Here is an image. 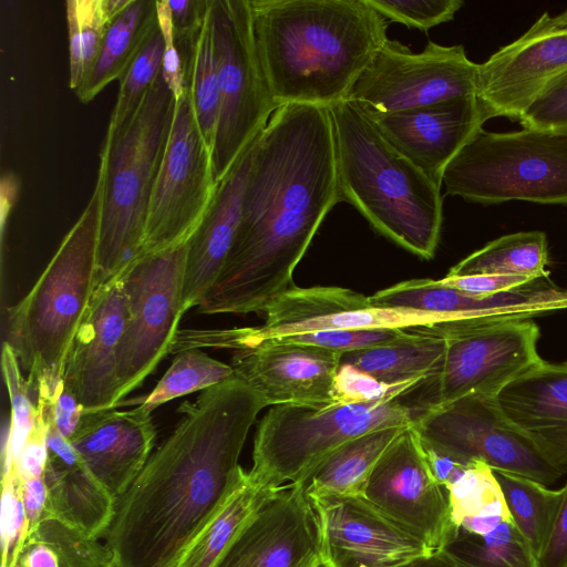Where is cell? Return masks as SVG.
I'll return each instance as SVG.
<instances>
[{"label": "cell", "mask_w": 567, "mask_h": 567, "mask_svg": "<svg viewBox=\"0 0 567 567\" xmlns=\"http://www.w3.org/2000/svg\"><path fill=\"white\" fill-rule=\"evenodd\" d=\"M445 351L443 337L409 328L389 343L343 353L341 363L394 384L435 377L443 365Z\"/></svg>", "instance_id": "29"}, {"label": "cell", "mask_w": 567, "mask_h": 567, "mask_svg": "<svg viewBox=\"0 0 567 567\" xmlns=\"http://www.w3.org/2000/svg\"><path fill=\"white\" fill-rule=\"evenodd\" d=\"M157 23L156 0H132L107 27L94 66L75 91L82 103L121 80Z\"/></svg>", "instance_id": "31"}, {"label": "cell", "mask_w": 567, "mask_h": 567, "mask_svg": "<svg viewBox=\"0 0 567 567\" xmlns=\"http://www.w3.org/2000/svg\"><path fill=\"white\" fill-rule=\"evenodd\" d=\"M2 372L11 402V422L2 452L4 471L14 466L19 452L35 424L38 411L18 358L7 342L2 346Z\"/></svg>", "instance_id": "41"}, {"label": "cell", "mask_w": 567, "mask_h": 567, "mask_svg": "<svg viewBox=\"0 0 567 567\" xmlns=\"http://www.w3.org/2000/svg\"><path fill=\"white\" fill-rule=\"evenodd\" d=\"M439 281L446 287L473 295H493L511 290L533 280L524 276L481 274L461 277L445 276Z\"/></svg>", "instance_id": "49"}, {"label": "cell", "mask_w": 567, "mask_h": 567, "mask_svg": "<svg viewBox=\"0 0 567 567\" xmlns=\"http://www.w3.org/2000/svg\"><path fill=\"white\" fill-rule=\"evenodd\" d=\"M413 328L446 340L440 372L400 398L415 411L416 417L466 395L495 396L543 361L537 352L539 329L532 319L478 326L441 322Z\"/></svg>", "instance_id": "9"}, {"label": "cell", "mask_w": 567, "mask_h": 567, "mask_svg": "<svg viewBox=\"0 0 567 567\" xmlns=\"http://www.w3.org/2000/svg\"><path fill=\"white\" fill-rule=\"evenodd\" d=\"M493 473L512 522L538 557L554 525L561 488L549 489L537 481L508 472L493 470Z\"/></svg>", "instance_id": "35"}, {"label": "cell", "mask_w": 567, "mask_h": 567, "mask_svg": "<svg viewBox=\"0 0 567 567\" xmlns=\"http://www.w3.org/2000/svg\"><path fill=\"white\" fill-rule=\"evenodd\" d=\"M124 272L95 288L65 359L63 383L85 412L118 403L117 353L127 316Z\"/></svg>", "instance_id": "19"}, {"label": "cell", "mask_w": 567, "mask_h": 567, "mask_svg": "<svg viewBox=\"0 0 567 567\" xmlns=\"http://www.w3.org/2000/svg\"><path fill=\"white\" fill-rule=\"evenodd\" d=\"M69 86L74 92L84 83L100 53L109 21L101 0H69Z\"/></svg>", "instance_id": "38"}, {"label": "cell", "mask_w": 567, "mask_h": 567, "mask_svg": "<svg viewBox=\"0 0 567 567\" xmlns=\"http://www.w3.org/2000/svg\"><path fill=\"white\" fill-rule=\"evenodd\" d=\"M265 323L252 327L250 343L298 333L340 329H409L450 322L436 312L374 306L370 297L341 287H292L265 311Z\"/></svg>", "instance_id": "17"}, {"label": "cell", "mask_w": 567, "mask_h": 567, "mask_svg": "<svg viewBox=\"0 0 567 567\" xmlns=\"http://www.w3.org/2000/svg\"><path fill=\"white\" fill-rule=\"evenodd\" d=\"M260 64L277 107L346 101L389 40L367 0H248Z\"/></svg>", "instance_id": "3"}, {"label": "cell", "mask_w": 567, "mask_h": 567, "mask_svg": "<svg viewBox=\"0 0 567 567\" xmlns=\"http://www.w3.org/2000/svg\"><path fill=\"white\" fill-rule=\"evenodd\" d=\"M389 22L427 31L454 19L462 0H367Z\"/></svg>", "instance_id": "43"}, {"label": "cell", "mask_w": 567, "mask_h": 567, "mask_svg": "<svg viewBox=\"0 0 567 567\" xmlns=\"http://www.w3.org/2000/svg\"><path fill=\"white\" fill-rule=\"evenodd\" d=\"M328 567H403L435 553L363 496L310 497Z\"/></svg>", "instance_id": "16"}, {"label": "cell", "mask_w": 567, "mask_h": 567, "mask_svg": "<svg viewBox=\"0 0 567 567\" xmlns=\"http://www.w3.org/2000/svg\"><path fill=\"white\" fill-rule=\"evenodd\" d=\"M406 427L378 429L342 444L301 482L308 496L364 497L365 487L375 464Z\"/></svg>", "instance_id": "30"}, {"label": "cell", "mask_w": 567, "mask_h": 567, "mask_svg": "<svg viewBox=\"0 0 567 567\" xmlns=\"http://www.w3.org/2000/svg\"><path fill=\"white\" fill-rule=\"evenodd\" d=\"M518 122L525 128L567 135V76L543 93Z\"/></svg>", "instance_id": "46"}, {"label": "cell", "mask_w": 567, "mask_h": 567, "mask_svg": "<svg viewBox=\"0 0 567 567\" xmlns=\"http://www.w3.org/2000/svg\"><path fill=\"white\" fill-rule=\"evenodd\" d=\"M445 489L456 528L485 535L512 520L493 470L481 461L464 464Z\"/></svg>", "instance_id": "33"}, {"label": "cell", "mask_w": 567, "mask_h": 567, "mask_svg": "<svg viewBox=\"0 0 567 567\" xmlns=\"http://www.w3.org/2000/svg\"><path fill=\"white\" fill-rule=\"evenodd\" d=\"M480 64L463 45L429 41L412 52L388 40L351 89L347 101L363 111L393 113L443 101L476 97Z\"/></svg>", "instance_id": "12"}, {"label": "cell", "mask_w": 567, "mask_h": 567, "mask_svg": "<svg viewBox=\"0 0 567 567\" xmlns=\"http://www.w3.org/2000/svg\"><path fill=\"white\" fill-rule=\"evenodd\" d=\"M131 1L132 0H101L102 11L109 23L120 16Z\"/></svg>", "instance_id": "54"}, {"label": "cell", "mask_w": 567, "mask_h": 567, "mask_svg": "<svg viewBox=\"0 0 567 567\" xmlns=\"http://www.w3.org/2000/svg\"><path fill=\"white\" fill-rule=\"evenodd\" d=\"M403 567H457L452 559L443 551L437 550L431 556L417 559Z\"/></svg>", "instance_id": "53"}, {"label": "cell", "mask_w": 567, "mask_h": 567, "mask_svg": "<svg viewBox=\"0 0 567 567\" xmlns=\"http://www.w3.org/2000/svg\"><path fill=\"white\" fill-rule=\"evenodd\" d=\"M340 202L329 109L279 106L254 141L236 238L198 311L265 312L295 287L293 270Z\"/></svg>", "instance_id": "1"}, {"label": "cell", "mask_w": 567, "mask_h": 567, "mask_svg": "<svg viewBox=\"0 0 567 567\" xmlns=\"http://www.w3.org/2000/svg\"><path fill=\"white\" fill-rule=\"evenodd\" d=\"M14 567H120L116 556L99 538L47 517L27 535Z\"/></svg>", "instance_id": "32"}, {"label": "cell", "mask_w": 567, "mask_h": 567, "mask_svg": "<svg viewBox=\"0 0 567 567\" xmlns=\"http://www.w3.org/2000/svg\"><path fill=\"white\" fill-rule=\"evenodd\" d=\"M442 185L447 195L484 206L567 205V135L481 130L446 166Z\"/></svg>", "instance_id": "8"}, {"label": "cell", "mask_w": 567, "mask_h": 567, "mask_svg": "<svg viewBox=\"0 0 567 567\" xmlns=\"http://www.w3.org/2000/svg\"><path fill=\"white\" fill-rule=\"evenodd\" d=\"M29 532L47 517L48 488L43 476L21 480Z\"/></svg>", "instance_id": "51"}, {"label": "cell", "mask_w": 567, "mask_h": 567, "mask_svg": "<svg viewBox=\"0 0 567 567\" xmlns=\"http://www.w3.org/2000/svg\"><path fill=\"white\" fill-rule=\"evenodd\" d=\"M413 425L425 447L460 463L481 461L547 486L564 474L509 423L494 396L460 398L422 412Z\"/></svg>", "instance_id": "13"}, {"label": "cell", "mask_w": 567, "mask_h": 567, "mask_svg": "<svg viewBox=\"0 0 567 567\" xmlns=\"http://www.w3.org/2000/svg\"><path fill=\"white\" fill-rule=\"evenodd\" d=\"M164 39L156 23L133 63L120 80V90L111 113L107 133L124 127L136 114L162 73Z\"/></svg>", "instance_id": "40"}, {"label": "cell", "mask_w": 567, "mask_h": 567, "mask_svg": "<svg viewBox=\"0 0 567 567\" xmlns=\"http://www.w3.org/2000/svg\"><path fill=\"white\" fill-rule=\"evenodd\" d=\"M156 430L141 404L128 411L85 412L70 442L87 472L116 501L151 456Z\"/></svg>", "instance_id": "24"}, {"label": "cell", "mask_w": 567, "mask_h": 567, "mask_svg": "<svg viewBox=\"0 0 567 567\" xmlns=\"http://www.w3.org/2000/svg\"><path fill=\"white\" fill-rule=\"evenodd\" d=\"M220 105L212 150L216 183L278 109L257 53L248 0H209Z\"/></svg>", "instance_id": "10"}, {"label": "cell", "mask_w": 567, "mask_h": 567, "mask_svg": "<svg viewBox=\"0 0 567 567\" xmlns=\"http://www.w3.org/2000/svg\"><path fill=\"white\" fill-rule=\"evenodd\" d=\"M37 421L17 457L14 468L21 480L43 476L47 460L45 423L37 406Z\"/></svg>", "instance_id": "48"}, {"label": "cell", "mask_w": 567, "mask_h": 567, "mask_svg": "<svg viewBox=\"0 0 567 567\" xmlns=\"http://www.w3.org/2000/svg\"><path fill=\"white\" fill-rule=\"evenodd\" d=\"M547 236L540 230L504 235L472 252L446 276L461 277L481 274L524 276L532 280L548 278Z\"/></svg>", "instance_id": "34"}, {"label": "cell", "mask_w": 567, "mask_h": 567, "mask_svg": "<svg viewBox=\"0 0 567 567\" xmlns=\"http://www.w3.org/2000/svg\"><path fill=\"white\" fill-rule=\"evenodd\" d=\"M156 17L158 28L164 39V56L162 75L175 99L182 96L187 87L182 58L174 42L172 11L168 0H156Z\"/></svg>", "instance_id": "47"}, {"label": "cell", "mask_w": 567, "mask_h": 567, "mask_svg": "<svg viewBox=\"0 0 567 567\" xmlns=\"http://www.w3.org/2000/svg\"><path fill=\"white\" fill-rule=\"evenodd\" d=\"M405 329H340L289 334L265 341L315 346L343 353L389 343L404 333ZM264 342V341H262Z\"/></svg>", "instance_id": "44"}, {"label": "cell", "mask_w": 567, "mask_h": 567, "mask_svg": "<svg viewBox=\"0 0 567 567\" xmlns=\"http://www.w3.org/2000/svg\"><path fill=\"white\" fill-rule=\"evenodd\" d=\"M535 23L545 28L567 27V9L556 16L545 12Z\"/></svg>", "instance_id": "55"}, {"label": "cell", "mask_w": 567, "mask_h": 567, "mask_svg": "<svg viewBox=\"0 0 567 567\" xmlns=\"http://www.w3.org/2000/svg\"><path fill=\"white\" fill-rule=\"evenodd\" d=\"M47 517L93 538L104 537L116 509V498L85 468L45 466ZM45 517V518H47Z\"/></svg>", "instance_id": "28"}, {"label": "cell", "mask_w": 567, "mask_h": 567, "mask_svg": "<svg viewBox=\"0 0 567 567\" xmlns=\"http://www.w3.org/2000/svg\"><path fill=\"white\" fill-rule=\"evenodd\" d=\"M503 415L563 473L567 471V362L542 361L494 396Z\"/></svg>", "instance_id": "25"}, {"label": "cell", "mask_w": 567, "mask_h": 567, "mask_svg": "<svg viewBox=\"0 0 567 567\" xmlns=\"http://www.w3.org/2000/svg\"><path fill=\"white\" fill-rule=\"evenodd\" d=\"M339 190L375 233L432 259L443 224L441 187L395 148L354 103L329 109Z\"/></svg>", "instance_id": "4"}, {"label": "cell", "mask_w": 567, "mask_h": 567, "mask_svg": "<svg viewBox=\"0 0 567 567\" xmlns=\"http://www.w3.org/2000/svg\"><path fill=\"white\" fill-rule=\"evenodd\" d=\"M279 487L260 485L244 470L167 567H217L244 528Z\"/></svg>", "instance_id": "27"}, {"label": "cell", "mask_w": 567, "mask_h": 567, "mask_svg": "<svg viewBox=\"0 0 567 567\" xmlns=\"http://www.w3.org/2000/svg\"><path fill=\"white\" fill-rule=\"evenodd\" d=\"M235 377L230 364L209 357L200 349L176 353L155 388L141 401L152 412L157 406L196 391L207 390Z\"/></svg>", "instance_id": "37"}, {"label": "cell", "mask_w": 567, "mask_h": 567, "mask_svg": "<svg viewBox=\"0 0 567 567\" xmlns=\"http://www.w3.org/2000/svg\"><path fill=\"white\" fill-rule=\"evenodd\" d=\"M364 497L434 551L457 533L447 491L434 478L414 425L404 429L380 457Z\"/></svg>", "instance_id": "15"}, {"label": "cell", "mask_w": 567, "mask_h": 567, "mask_svg": "<svg viewBox=\"0 0 567 567\" xmlns=\"http://www.w3.org/2000/svg\"><path fill=\"white\" fill-rule=\"evenodd\" d=\"M187 241L143 255L124 272L127 316L117 353L118 402L171 351L183 315Z\"/></svg>", "instance_id": "11"}, {"label": "cell", "mask_w": 567, "mask_h": 567, "mask_svg": "<svg viewBox=\"0 0 567 567\" xmlns=\"http://www.w3.org/2000/svg\"><path fill=\"white\" fill-rule=\"evenodd\" d=\"M567 76V27L534 23L480 64L477 100L488 118L519 121L549 87Z\"/></svg>", "instance_id": "18"}, {"label": "cell", "mask_w": 567, "mask_h": 567, "mask_svg": "<svg viewBox=\"0 0 567 567\" xmlns=\"http://www.w3.org/2000/svg\"><path fill=\"white\" fill-rule=\"evenodd\" d=\"M188 89L197 125L212 152L219 116L220 89L209 11L197 40Z\"/></svg>", "instance_id": "39"}, {"label": "cell", "mask_w": 567, "mask_h": 567, "mask_svg": "<svg viewBox=\"0 0 567 567\" xmlns=\"http://www.w3.org/2000/svg\"><path fill=\"white\" fill-rule=\"evenodd\" d=\"M175 103L161 73L133 118L117 132H106L99 168L103 200L96 287L120 277L142 255L150 203Z\"/></svg>", "instance_id": "6"}, {"label": "cell", "mask_w": 567, "mask_h": 567, "mask_svg": "<svg viewBox=\"0 0 567 567\" xmlns=\"http://www.w3.org/2000/svg\"><path fill=\"white\" fill-rule=\"evenodd\" d=\"M538 567H567V484L549 536L537 557Z\"/></svg>", "instance_id": "50"}, {"label": "cell", "mask_w": 567, "mask_h": 567, "mask_svg": "<svg viewBox=\"0 0 567 567\" xmlns=\"http://www.w3.org/2000/svg\"><path fill=\"white\" fill-rule=\"evenodd\" d=\"M216 184L212 152L197 125L187 85L175 103L141 256L187 241L203 218Z\"/></svg>", "instance_id": "14"}, {"label": "cell", "mask_w": 567, "mask_h": 567, "mask_svg": "<svg viewBox=\"0 0 567 567\" xmlns=\"http://www.w3.org/2000/svg\"><path fill=\"white\" fill-rule=\"evenodd\" d=\"M322 559L320 524L302 483L280 486L217 567H306Z\"/></svg>", "instance_id": "21"}, {"label": "cell", "mask_w": 567, "mask_h": 567, "mask_svg": "<svg viewBox=\"0 0 567 567\" xmlns=\"http://www.w3.org/2000/svg\"><path fill=\"white\" fill-rule=\"evenodd\" d=\"M423 381L425 380L389 384L351 364L341 363L334 378V393L337 400L341 402L392 401L404 396Z\"/></svg>", "instance_id": "45"}, {"label": "cell", "mask_w": 567, "mask_h": 567, "mask_svg": "<svg viewBox=\"0 0 567 567\" xmlns=\"http://www.w3.org/2000/svg\"><path fill=\"white\" fill-rule=\"evenodd\" d=\"M264 400L236 375L184 402L183 417L116 501L104 535L120 567H167L244 468Z\"/></svg>", "instance_id": "2"}, {"label": "cell", "mask_w": 567, "mask_h": 567, "mask_svg": "<svg viewBox=\"0 0 567 567\" xmlns=\"http://www.w3.org/2000/svg\"><path fill=\"white\" fill-rule=\"evenodd\" d=\"M1 484V567H14L20 548L29 533L22 499V483L14 467L2 471Z\"/></svg>", "instance_id": "42"}, {"label": "cell", "mask_w": 567, "mask_h": 567, "mask_svg": "<svg viewBox=\"0 0 567 567\" xmlns=\"http://www.w3.org/2000/svg\"><path fill=\"white\" fill-rule=\"evenodd\" d=\"M254 141L216 184L203 218L187 239L184 312L202 303L219 277L231 250L239 226Z\"/></svg>", "instance_id": "26"}, {"label": "cell", "mask_w": 567, "mask_h": 567, "mask_svg": "<svg viewBox=\"0 0 567 567\" xmlns=\"http://www.w3.org/2000/svg\"><path fill=\"white\" fill-rule=\"evenodd\" d=\"M442 550L457 567H538L537 556L512 520L485 535L457 529Z\"/></svg>", "instance_id": "36"}, {"label": "cell", "mask_w": 567, "mask_h": 567, "mask_svg": "<svg viewBox=\"0 0 567 567\" xmlns=\"http://www.w3.org/2000/svg\"><path fill=\"white\" fill-rule=\"evenodd\" d=\"M342 353L320 347L264 341L237 351L231 367L266 405H322L338 401L334 378Z\"/></svg>", "instance_id": "22"}, {"label": "cell", "mask_w": 567, "mask_h": 567, "mask_svg": "<svg viewBox=\"0 0 567 567\" xmlns=\"http://www.w3.org/2000/svg\"><path fill=\"white\" fill-rule=\"evenodd\" d=\"M103 200L97 179L81 216L31 290L7 310V342L27 371L30 393L62 380L72 341L96 288V251Z\"/></svg>", "instance_id": "5"}, {"label": "cell", "mask_w": 567, "mask_h": 567, "mask_svg": "<svg viewBox=\"0 0 567 567\" xmlns=\"http://www.w3.org/2000/svg\"><path fill=\"white\" fill-rule=\"evenodd\" d=\"M414 421V410L399 399L275 405L258 424L249 475L268 487L301 483L348 441L378 429L410 426Z\"/></svg>", "instance_id": "7"}, {"label": "cell", "mask_w": 567, "mask_h": 567, "mask_svg": "<svg viewBox=\"0 0 567 567\" xmlns=\"http://www.w3.org/2000/svg\"><path fill=\"white\" fill-rule=\"evenodd\" d=\"M374 306L442 313L464 326L532 319L567 309V289L538 278L511 290L473 295L442 285L439 279H411L370 296Z\"/></svg>", "instance_id": "20"}, {"label": "cell", "mask_w": 567, "mask_h": 567, "mask_svg": "<svg viewBox=\"0 0 567 567\" xmlns=\"http://www.w3.org/2000/svg\"><path fill=\"white\" fill-rule=\"evenodd\" d=\"M363 112L395 148L440 186L446 166L489 120L477 97L385 114Z\"/></svg>", "instance_id": "23"}, {"label": "cell", "mask_w": 567, "mask_h": 567, "mask_svg": "<svg viewBox=\"0 0 567 567\" xmlns=\"http://www.w3.org/2000/svg\"><path fill=\"white\" fill-rule=\"evenodd\" d=\"M20 178L13 172H4L0 179V225L3 236L7 220L18 202L20 193Z\"/></svg>", "instance_id": "52"}, {"label": "cell", "mask_w": 567, "mask_h": 567, "mask_svg": "<svg viewBox=\"0 0 567 567\" xmlns=\"http://www.w3.org/2000/svg\"><path fill=\"white\" fill-rule=\"evenodd\" d=\"M321 561H322V559L313 561L312 564H310V565H308L306 567H317Z\"/></svg>", "instance_id": "56"}]
</instances>
